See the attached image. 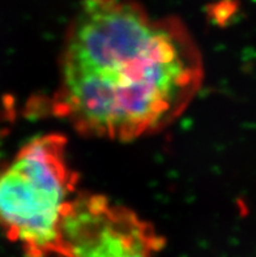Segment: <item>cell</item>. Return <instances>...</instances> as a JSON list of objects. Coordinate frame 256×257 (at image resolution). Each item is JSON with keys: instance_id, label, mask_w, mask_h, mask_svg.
<instances>
[{"instance_id": "1", "label": "cell", "mask_w": 256, "mask_h": 257, "mask_svg": "<svg viewBox=\"0 0 256 257\" xmlns=\"http://www.w3.org/2000/svg\"><path fill=\"white\" fill-rule=\"evenodd\" d=\"M203 77L201 54L181 20L150 16L133 0H80L52 111L85 136L132 141L174 123Z\"/></svg>"}, {"instance_id": "2", "label": "cell", "mask_w": 256, "mask_h": 257, "mask_svg": "<svg viewBox=\"0 0 256 257\" xmlns=\"http://www.w3.org/2000/svg\"><path fill=\"white\" fill-rule=\"evenodd\" d=\"M76 183L59 134L32 139L0 170V227L26 257H56Z\"/></svg>"}, {"instance_id": "3", "label": "cell", "mask_w": 256, "mask_h": 257, "mask_svg": "<svg viewBox=\"0 0 256 257\" xmlns=\"http://www.w3.org/2000/svg\"><path fill=\"white\" fill-rule=\"evenodd\" d=\"M163 239L152 223L102 195L72 200L60 230L56 257H156Z\"/></svg>"}]
</instances>
